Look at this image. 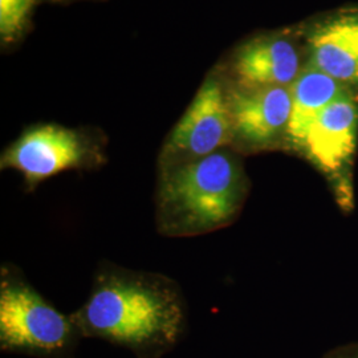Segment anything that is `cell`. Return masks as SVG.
<instances>
[{
    "label": "cell",
    "mask_w": 358,
    "mask_h": 358,
    "mask_svg": "<svg viewBox=\"0 0 358 358\" xmlns=\"http://www.w3.org/2000/svg\"><path fill=\"white\" fill-rule=\"evenodd\" d=\"M85 337L125 346L141 358H157L177 344L185 315L177 289L165 279L109 272L72 316Z\"/></svg>",
    "instance_id": "obj_1"
},
{
    "label": "cell",
    "mask_w": 358,
    "mask_h": 358,
    "mask_svg": "<svg viewBox=\"0 0 358 358\" xmlns=\"http://www.w3.org/2000/svg\"><path fill=\"white\" fill-rule=\"evenodd\" d=\"M243 185L239 165L223 152L171 166L157 195L159 229L171 236L215 230L239 210Z\"/></svg>",
    "instance_id": "obj_2"
},
{
    "label": "cell",
    "mask_w": 358,
    "mask_h": 358,
    "mask_svg": "<svg viewBox=\"0 0 358 358\" xmlns=\"http://www.w3.org/2000/svg\"><path fill=\"white\" fill-rule=\"evenodd\" d=\"M80 332L73 317L59 312L22 279L1 273L0 346L4 352L62 358L73 352Z\"/></svg>",
    "instance_id": "obj_3"
},
{
    "label": "cell",
    "mask_w": 358,
    "mask_h": 358,
    "mask_svg": "<svg viewBox=\"0 0 358 358\" xmlns=\"http://www.w3.org/2000/svg\"><path fill=\"white\" fill-rule=\"evenodd\" d=\"M88 149L83 137L71 129L43 125L29 129L1 157V169H15L35 187L44 179L80 167Z\"/></svg>",
    "instance_id": "obj_4"
},
{
    "label": "cell",
    "mask_w": 358,
    "mask_h": 358,
    "mask_svg": "<svg viewBox=\"0 0 358 358\" xmlns=\"http://www.w3.org/2000/svg\"><path fill=\"white\" fill-rule=\"evenodd\" d=\"M234 134L229 99L217 81L208 80L170 134L166 155L199 159L227 145Z\"/></svg>",
    "instance_id": "obj_5"
},
{
    "label": "cell",
    "mask_w": 358,
    "mask_h": 358,
    "mask_svg": "<svg viewBox=\"0 0 358 358\" xmlns=\"http://www.w3.org/2000/svg\"><path fill=\"white\" fill-rule=\"evenodd\" d=\"M234 133L252 145L273 141L288 129L292 96L287 87H262L235 92L230 100Z\"/></svg>",
    "instance_id": "obj_6"
},
{
    "label": "cell",
    "mask_w": 358,
    "mask_h": 358,
    "mask_svg": "<svg viewBox=\"0 0 358 358\" xmlns=\"http://www.w3.org/2000/svg\"><path fill=\"white\" fill-rule=\"evenodd\" d=\"M357 122V103L345 93L312 124L303 148L324 171L337 173L355 152Z\"/></svg>",
    "instance_id": "obj_7"
},
{
    "label": "cell",
    "mask_w": 358,
    "mask_h": 358,
    "mask_svg": "<svg viewBox=\"0 0 358 358\" xmlns=\"http://www.w3.org/2000/svg\"><path fill=\"white\" fill-rule=\"evenodd\" d=\"M310 65L338 83L358 84V16L337 19L312 36Z\"/></svg>",
    "instance_id": "obj_8"
},
{
    "label": "cell",
    "mask_w": 358,
    "mask_h": 358,
    "mask_svg": "<svg viewBox=\"0 0 358 358\" xmlns=\"http://www.w3.org/2000/svg\"><path fill=\"white\" fill-rule=\"evenodd\" d=\"M236 73L252 88L285 87L299 76V55L282 38L255 41L239 53Z\"/></svg>",
    "instance_id": "obj_9"
},
{
    "label": "cell",
    "mask_w": 358,
    "mask_h": 358,
    "mask_svg": "<svg viewBox=\"0 0 358 358\" xmlns=\"http://www.w3.org/2000/svg\"><path fill=\"white\" fill-rule=\"evenodd\" d=\"M345 92L340 83L313 65L299 73L292 83V112L287 133L299 146H303L308 130L317 117Z\"/></svg>",
    "instance_id": "obj_10"
},
{
    "label": "cell",
    "mask_w": 358,
    "mask_h": 358,
    "mask_svg": "<svg viewBox=\"0 0 358 358\" xmlns=\"http://www.w3.org/2000/svg\"><path fill=\"white\" fill-rule=\"evenodd\" d=\"M34 0H0V32L13 38L26 23Z\"/></svg>",
    "instance_id": "obj_11"
}]
</instances>
